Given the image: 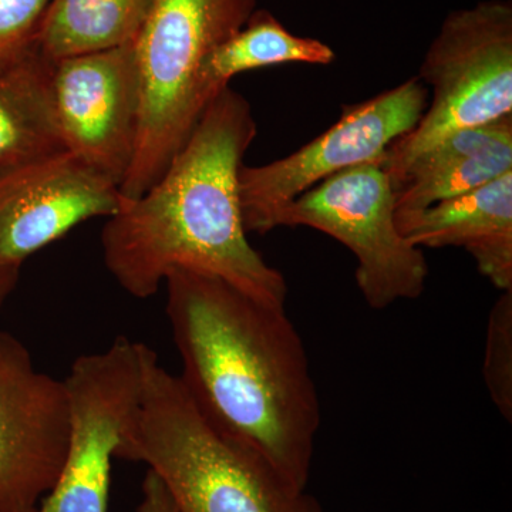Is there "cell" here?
I'll list each match as a JSON object with an SVG mask.
<instances>
[{"instance_id": "cell-5", "label": "cell", "mask_w": 512, "mask_h": 512, "mask_svg": "<svg viewBox=\"0 0 512 512\" xmlns=\"http://www.w3.org/2000/svg\"><path fill=\"white\" fill-rule=\"evenodd\" d=\"M417 77L433 94L419 124L383 158L392 185L443 138L512 116L511 0H483L448 13Z\"/></svg>"}, {"instance_id": "cell-10", "label": "cell", "mask_w": 512, "mask_h": 512, "mask_svg": "<svg viewBox=\"0 0 512 512\" xmlns=\"http://www.w3.org/2000/svg\"><path fill=\"white\" fill-rule=\"evenodd\" d=\"M69 434L66 384L0 330V512L37 511L62 471Z\"/></svg>"}, {"instance_id": "cell-13", "label": "cell", "mask_w": 512, "mask_h": 512, "mask_svg": "<svg viewBox=\"0 0 512 512\" xmlns=\"http://www.w3.org/2000/svg\"><path fill=\"white\" fill-rule=\"evenodd\" d=\"M512 171V116L464 128L414 158L393 183L396 214L424 210Z\"/></svg>"}, {"instance_id": "cell-14", "label": "cell", "mask_w": 512, "mask_h": 512, "mask_svg": "<svg viewBox=\"0 0 512 512\" xmlns=\"http://www.w3.org/2000/svg\"><path fill=\"white\" fill-rule=\"evenodd\" d=\"M49 59L35 46L0 60V178L64 153L47 89Z\"/></svg>"}, {"instance_id": "cell-16", "label": "cell", "mask_w": 512, "mask_h": 512, "mask_svg": "<svg viewBox=\"0 0 512 512\" xmlns=\"http://www.w3.org/2000/svg\"><path fill=\"white\" fill-rule=\"evenodd\" d=\"M332 47L312 37L293 35L269 10L256 9L244 26L212 50L201 72L205 103L221 93L238 74L286 63L328 66Z\"/></svg>"}, {"instance_id": "cell-2", "label": "cell", "mask_w": 512, "mask_h": 512, "mask_svg": "<svg viewBox=\"0 0 512 512\" xmlns=\"http://www.w3.org/2000/svg\"><path fill=\"white\" fill-rule=\"evenodd\" d=\"M258 134L251 104L225 87L156 184L101 231L104 265L133 298L156 295L175 269L217 276L266 305L285 308L288 285L249 244L239 171Z\"/></svg>"}, {"instance_id": "cell-4", "label": "cell", "mask_w": 512, "mask_h": 512, "mask_svg": "<svg viewBox=\"0 0 512 512\" xmlns=\"http://www.w3.org/2000/svg\"><path fill=\"white\" fill-rule=\"evenodd\" d=\"M258 0H154L134 40L141 111L136 153L120 192L134 200L156 184L207 109L208 56L247 23Z\"/></svg>"}, {"instance_id": "cell-8", "label": "cell", "mask_w": 512, "mask_h": 512, "mask_svg": "<svg viewBox=\"0 0 512 512\" xmlns=\"http://www.w3.org/2000/svg\"><path fill=\"white\" fill-rule=\"evenodd\" d=\"M147 345L117 336L74 360L66 384L70 434L62 471L36 512H109L111 461L136 410Z\"/></svg>"}, {"instance_id": "cell-20", "label": "cell", "mask_w": 512, "mask_h": 512, "mask_svg": "<svg viewBox=\"0 0 512 512\" xmlns=\"http://www.w3.org/2000/svg\"><path fill=\"white\" fill-rule=\"evenodd\" d=\"M20 265L3 264L0 262V309L15 289L19 278Z\"/></svg>"}, {"instance_id": "cell-9", "label": "cell", "mask_w": 512, "mask_h": 512, "mask_svg": "<svg viewBox=\"0 0 512 512\" xmlns=\"http://www.w3.org/2000/svg\"><path fill=\"white\" fill-rule=\"evenodd\" d=\"M47 89L66 151L120 188L133 163L140 127L133 43L49 60Z\"/></svg>"}, {"instance_id": "cell-7", "label": "cell", "mask_w": 512, "mask_h": 512, "mask_svg": "<svg viewBox=\"0 0 512 512\" xmlns=\"http://www.w3.org/2000/svg\"><path fill=\"white\" fill-rule=\"evenodd\" d=\"M419 77L343 107L329 130L291 156L265 165H242L239 201L247 232L268 234L284 208L332 175L356 165L382 163L387 150L419 124L429 104Z\"/></svg>"}, {"instance_id": "cell-15", "label": "cell", "mask_w": 512, "mask_h": 512, "mask_svg": "<svg viewBox=\"0 0 512 512\" xmlns=\"http://www.w3.org/2000/svg\"><path fill=\"white\" fill-rule=\"evenodd\" d=\"M154 0H52L33 46L49 60L134 43Z\"/></svg>"}, {"instance_id": "cell-19", "label": "cell", "mask_w": 512, "mask_h": 512, "mask_svg": "<svg viewBox=\"0 0 512 512\" xmlns=\"http://www.w3.org/2000/svg\"><path fill=\"white\" fill-rule=\"evenodd\" d=\"M141 493L137 512H178L173 498L154 471H147Z\"/></svg>"}, {"instance_id": "cell-11", "label": "cell", "mask_w": 512, "mask_h": 512, "mask_svg": "<svg viewBox=\"0 0 512 512\" xmlns=\"http://www.w3.org/2000/svg\"><path fill=\"white\" fill-rule=\"evenodd\" d=\"M123 204L119 185L69 151L0 178V262L26 258Z\"/></svg>"}, {"instance_id": "cell-1", "label": "cell", "mask_w": 512, "mask_h": 512, "mask_svg": "<svg viewBox=\"0 0 512 512\" xmlns=\"http://www.w3.org/2000/svg\"><path fill=\"white\" fill-rule=\"evenodd\" d=\"M165 285L192 400L225 436L305 491L322 416L305 343L285 308L187 269Z\"/></svg>"}, {"instance_id": "cell-3", "label": "cell", "mask_w": 512, "mask_h": 512, "mask_svg": "<svg viewBox=\"0 0 512 512\" xmlns=\"http://www.w3.org/2000/svg\"><path fill=\"white\" fill-rule=\"evenodd\" d=\"M116 458L147 464L178 512H323L312 494L218 430L148 346L140 399Z\"/></svg>"}, {"instance_id": "cell-6", "label": "cell", "mask_w": 512, "mask_h": 512, "mask_svg": "<svg viewBox=\"0 0 512 512\" xmlns=\"http://www.w3.org/2000/svg\"><path fill=\"white\" fill-rule=\"evenodd\" d=\"M282 227L316 229L349 248L357 288L375 311L414 301L426 289V255L397 227L393 185L382 163L356 165L306 191L278 215L276 228Z\"/></svg>"}, {"instance_id": "cell-17", "label": "cell", "mask_w": 512, "mask_h": 512, "mask_svg": "<svg viewBox=\"0 0 512 512\" xmlns=\"http://www.w3.org/2000/svg\"><path fill=\"white\" fill-rule=\"evenodd\" d=\"M483 377L494 406L512 421V291L503 292L488 316Z\"/></svg>"}, {"instance_id": "cell-12", "label": "cell", "mask_w": 512, "mask_h": 512, "mask_svg": "<svg viewBox=\"0 0 512 512\" xmlns=\"http://www.w3.org/2000/svg\"><path fill=\"white\" fill-rule=\"evenodd\" d=\"M396 222L414 247L463 248L498 291H512V171Z\"/></svg>"}, {"instance_id": "cell-18", "label": "cell", "mask_w": 512, "mask_h": 512, "mask_svg": "<svg viewBox=\"0 0 512 512\" xmlns=\"http://www.w3.org/2000/svg\"><path fill=\"white\" fill-rule=\"evenodd\" d=\"M52 0H0V60L32 45L40 19Z\"/></svg>"}]
</instances>
